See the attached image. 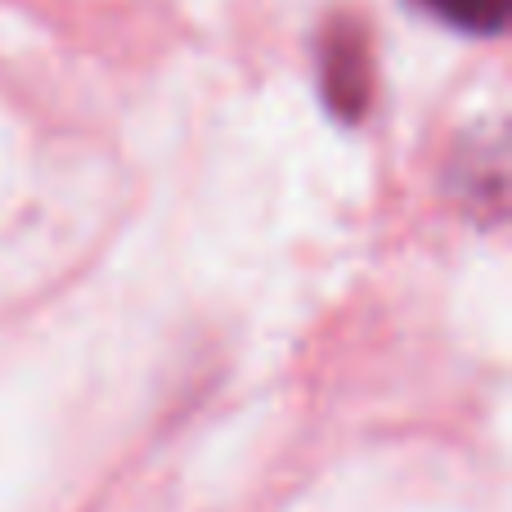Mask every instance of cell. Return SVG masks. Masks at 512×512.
I'll list each match as a JSON object with an SVG mask.
<instances>
[{
  "mask_svg": "<svg viewBox=\"0 0 512 512\" xmlns=\"http://www.w3.org/2000/svg\"><path fill=\"white\" fill-rule=\"evenodd\" d=\"M319 99L337 122L355 126L373 108V36L355 14H333L319 32L315 50Z\"/></svg>",
  "mask_w": 512,
  "mask_h": 512,
  "instance_id": "obj_1",
  "label": "cell"
},
{
  "mask_svg": "<svg viewBox=\"0 0 512 512\" xmlns=\"http://www.w3.org/2000/svg\"><path fill=\"white\" fill-rule=\"evenodd\" d=\"M432 18L468 36H499L508 27L512 0H418Z\"/></svg>",
  "mask_w": 512,
  "mask_h": 512,
  "instance_id": "obj_2",
  "label": "cell"
}]
</instances>
